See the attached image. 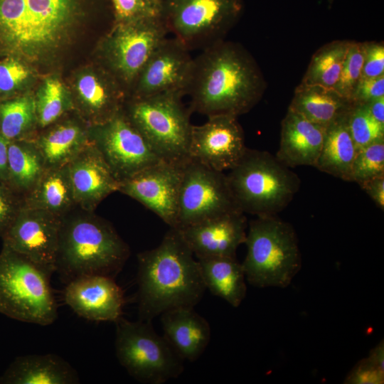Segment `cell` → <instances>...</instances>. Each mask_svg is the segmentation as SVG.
<instances>
[{"label":"cell","mask_w":384,"mask_h":384,"mask_svg":"<svg viewBox=\"0 0 384 384\" xmlns=\"http://www.w3.org/2000/svg\"><path fill=\"white\" fill-rule=\"evenodd\" d=\"M268 151L247 148L226 174L235 201L244 213L277 215L292 201L301 181Z\"/></svg>","instance_id":"obj_5"},{"label":"cell","mask_w":384,"mask_h":384,"mask_svg":"<svg viewBox=\"0 0 384 384\" xmlns=\"http://www.w3.org/2000/svg\"><path fill=\"white\" fill-rule=\"evenodd\" d=\"M97 147L120 183L161 159L122 109L112 119L90 127Z\"/></svg>","instance_id":"obj_13"},{"label":"cell","mask_w":384,"mask_h":384,"mask_svg":"<svg viewBox=\"0 0 384 384\" xmlns=\"http://www.w3.org/2000/svg\"><path fill=\"white\" fill-rule=\"evenodd\" d=\"M130 255L112 224L79 208L61 218L55 272L68 283L82 275L114 277Z\"/></svg>","instance_id":"obj_4"},{"label":"cell","mask_w":384,"mask_h":384,"mask_svg":"<svg viewBox=\"0 0 384 384\" xmlns=\"http://www.w3.org/2000/svg\"><path fill=\"white\" fill-rule=\"evenodd\" d=\"M38 129L55 122L73 108L62 83L54 78L47 79L34 98Z\"/></svg>","instance_id":"obj_32"},{"label":"cell","mask_w":384,"mask_h":384,"mask_svg":"<svg viewBox=\"0 0 384 384\" xmlns=\"http://www.w3.org/2000/svg\"><path fill=\"white\" fill-rule=\"evenodd\" d=\"M114 23L161 18L164 0H110Z\"/></svg>","instance_id":"obj_36"},{"label":"cell","mask_w":384,"mask_h":384,"mask_svg":"<svg viewBox=\"0 0 384 384\" xmlns=\"http://www.w3.org/2000/svg\"><path fill=\"white\" fill-rule=\"evenodd\" d=\"M242 263L252 286L284 288L302 267V256L292 225L277 215L257 217L249 223Z\"/></svg>","instance_id":"obj_6"},{"label":"cell","mask_w":384,"mask_h":384,"mask_svg":"<svg viewBox=\"0 0 384 384\" xmlns=\"http://www.w3.org/2000/svg\"><path fill=\"white\" fill-rule=\"evenodd\" d=\"M384 75V46L381 43L366 42L361 78Z\"/></svg>","instance_id":"obj_40"},{"label":"cell","mask_w":384,"mask_h":384,"mask_svg":"<svg viewBox=\"0 0 384 384\" xmlns=\"http://www.w3.org/2000/svg\"><path fill=\"white\" fill-rule=\"evenodd\" d=\"M75 369L60 356L32 354L16 358L0 378L5 384H75Z\"/></svg>","instance_id":"obj_24"},{"label":"cell","mask_w":384,"mask_h":384,"mask_svg":"<svg viewBox=\"0 0 384 384\" xmlns=\"http://www.w3.org/2000/svg\"><path fill=\"white\" fill-rule=\"evenodd\" d=\"M7 169V184L24 198L46 167L32 140H17L9 142Z\"/></svg>","instance_id":"obj_29"},{"label":"cell","mask_w":384,"mask_h":384,"mask_svg":"<svg viewBox=\"0 0 384 384\" xmlns=\"http://www.w3.org/2000/svg\"><path fill=\"white\" fill-rule=\"evenodd\" d=\"M151 322L118 319L115 352L132 378L143 383L162 384L181 375L183 360L164 336L156 334Z\"/></svg>","instance_id":"obj_9"},{"label":"cell","mask_w":384,"mask_h":384,"mask_svg":"<svg viewBox=\"0 0 384 384\" xmlns=\"http://www.w3.org/2000/svg\"><path fill=\"white\" fill-rule=\"evenodd\" d=\"M177 92H167L148 97H129L123 110L132 123L162 160L185 163L189 158L193 124L191 113Z\"/></svg>","instance_id":"obj_8"},{"label":"cell","mask_w":384,"mask_h":384,"mask_svg":"<svg viewBox=\"0 0 384 384\" xmlns=\"http://www.w3.org/2000/svg\"><path fill=\"white\" fill-rule=\"evenodd\" d=\"M23 201L24 207L46 210L60 218L76 208L68 166L46 168Z\"/></svg>","instance_id":"obj_25"},{"label":"cell","mask_w":384,"mask_h":384,"mask_svg":"<svg viewBox=\"0 0 384 384\" xmlns=\"http://www.w3.org/2000/svg\"><path fill=\"white\" fill-rule=\"evenodd\" d=\"M85 0H0V56L37 59L85 14Z\"/></svg>","instance_id":"obj_3"},{"label":"cell","mask_w":384,"mask_h":384,"mask_svg":"<svg viewBox=\"0 0 384 384\" xmlns=\"http://www.w3.org/2000/svg\"><path fill=\"white\" fill-rule=\"evenodd\" d=\"M54 273L2 245L0 252V313L23 322L48 326L58 317L50 286Z\"/></svg>","instance_id":"obj_7"},{"label":"cell","mask_w":384,"mask_h":384,"mask_svg":"<svg viewBox=\"0 0 384 384\" xmlns=\"http://www.w3.org/2000/svg\"><path fill=\"white\" fill-rule=\"evenodd\" d=\"M370 114L380 123L384 124V97L365 103Z\"/></svg>","instance_id":"obj_44"},{"label":"cell","mask_w":384,"mask_h":384,"mask_svg":"<svg viewBox=\"0 0 384 384\" xmlns=\"http://www.w3.org/2000/svg\"><path fill=\"white\" fill-rule=\"evenodd\" d=\"M352 105L333 87L300 83L289 108L310 122L326 127L346 113Z\"/></svg>","instance_id":"obj_26"},{"label":"cell","mask_w":384,"mask_h":384,"mask_svg":"<svg viewBox=\"0 0 384 384\" xmlns=\"http://www.w3.org/2000/svg\"><path fill=\"white\" fill-rule=\"evenodd\" d=\"M9 142L0 132V181L6 182Z\"/></svg>","instance_id":"obj_43"},{"label":"cell","mask_w":384,"mask_h":384,"mask_svg":"<svg viewBox=\"0 0 384 384\" xmlns=\"http://www.w3.org/2000/svg\"><path fill=\"white\" fill-rule=\"evenodd\" d=\"M384 368H382L368 356L361 360L348 374L344 383L347 384H383Z\"/></svg>","instance_id":"obj_39"},{"label":"cell","mask_w":384,"mask_h":384,"mask_svg":"<svg viewBox=\"0 0 384 384\" xmlns=\"http://www.w3.org/2000/svg\"><path fill=\"white\" fill-rule=\"evenodd\" d=\"M247 218L242 211L225 214L177 229L196 259L235 257L245 243Z\"/></svg>","instance_id":"obj_19"},{"label":"cell","mask_w":384,"mask_h":384,"mask_svg":"<svg viewBox=\"0 0 384 384\" xmlns=\"http://www.w3.org/2000/svg\"><path fill=\"white\" fill-rule=\"evenodd\" d=\"M364 54L365 43L351 41L338 80L333 87L350 101L361 78Z\"/></svg>","instance_id":"obj_35"},{"label":"cell","mask_w":384,"mask_h":384,"mask_svg":"<svg viewBox=\"0 0 384 384\" xmlns=\"http://www.w3.org/2000/svg\"><path fill=\"white\" fill-rule=\"evenodd\" d=\"M139 320L151 321L164 312L193 308L206 287L197 259L173 228L155 248L137 255Z\"/></svg>","instance_id":"obj_2"},{"label":"cell","mask_w":384,"mask_h":384,"mask_svg":"<svg viewBox=\"0 0 384 384\" xmlns=\"http://www.w3.org/2000/svg\"><path fill=\"white\" fill-rule=\"evenodd\" d=\"M38 129L33 97L20 95L0 100V132L9 142L33 140Z\"/></svg>","instance_id":"obj_30"},{"label":"cell","mask_w":384,"mask_h":384,"mask_svg":"<svg viewBox=\"0 0 384 384\" xmlns=\"http://www.w3.org/2000/svg\"><path fill=\"white\" fill-rule=\"evenodd\" d=\"M348 111L326 127L322 149L315 166L319 171L345 181H351L352 166L357 153L348 127Z\"/></svg>","instance_id":"obj_27"},{"label":"cell","mask_w":384,"mask_h":384,"mask_svg":"<svg viewBox=\"0 0 384 384\" xmlns=\"http://www.w3.org/2000/svg\"><path fill=\"white\" fill-rule=\"evenodd\" d=\"M368 357L382 368H384V343L380 341L370 351Z\"/></svg>","instance_id":"obj_45"},{"label":"cell","mask_w":384,"mask_h":384,"mask_svg":"<svg viewBox=\"0 0 384 384\" xmlns=\"http://www.w3.org/2000/svg\"><path fill=\"white\" fill-rule=\"evenodd\" d=\"M190 52L176 38L166 37L142 68L129 97H144L167 92L186 95L193 63Z\"/></svg>","instance_id":"obj_16"},{"label":"cell","mask_w":384,"mask_h":384,"mask_svg":"<svg viewBox=\"0 0 384 384\" xmlns=\"http://www.w3.org/2000/svg\"><path fill=\"white\" fill-rule=\"evenodd\" d=\"M237 211L241 210L226 174L189 159L183 165L176 229Z\"/></svg>","instance_id":"obj_11"},{"label":"cell","mask_w":384,"mask_h":384,"mask_svg":"<svg viewBox=\"0 0 384 384\" xmlns=\"http://www.w3.org/2000/svg\"><path fill=\"white\" fill-rule=\"evenodd\" d=\"M348 127L357 151L384 138V124L370 114L365 104L353 102L348 112Z\"/></svg>","instance_id":"obj_33"},{"label":"cell","mask_w":384,"mask_h":384,"mask_svg":"<svg viewBox=\"0 0 384 384\" xmlns=\"http://www.w3.org/2000/svg\"><path fill=\"white\" fill-rule=\"evenodd\" d=\"M201 125H193L189 158L212 169L230 170L240 160L247 147L238 117L216 114Z\"/></svg>","instance_id":"obj_15"},{"label":"cell","mask_w":384,"mask_h":384,"mask_svg":"<svg viewBox=\"0 0 384 384\" xmlns=\"http://www.w3.org/2000/svg\"><path fill=\"white\" fill-rule=\"evenodd\" d=\"M168 34L161 18L114 23L104 44L112 75L132 90L146 63Z\"/></svg>","instance_id":"obj_12"},{"label":"cell","mask_w":384,"mask_h":384,"mask_svg":"<svg viewBox=\"0 0 384 384\" xmlns=\"http://www.w3.org/2000/svg\"><path fill=\"white\" fill-rule=\"evenodd\" d=\"M67 166L78 208L94 212L105 198L118 191L119 182L91 142Z\"/></svg>","instance_id":"obj_20"},{"label":"cell","mask_w":384,"mask_h":384,"mask_svg":"<svg viewBox=\"0 0 384 384\" xmlns=\"http://www.w3.org/2000/svg\"><path fill=\"white\" fill-rule=\"evenodd\" d=\"M384 175V138L357 151L351 170V181L358 184Z\"/></svg>","instance_id":"obj_34"},{"label":"cell","mask_w":384,"mask_h":384,"mask_svg":"<svg viewBox=\"0 0 384 384\" xmlns=\"http://www.w3.org/2000/svg\"><path fill=\"white\" fill-rule=\"evenodd\" d=\"M197 260L206 289L233 307L239 306L247 292L242 263L233 257H212Z\"/></svg>","instance_id":"obj_28"},{"label":"cell","mask_w":384,"mask_h":384,"mask_svg":"<svg viewBox=\"0 0 384 384\" xmlns=\"http://www.w3.org/2000/svg\"><path fill=\"white\" fill-rule=\"evenodd\" d=\"M164 337L182 359L197 360L210 340V326L193 308H178L161 314Z\"/></svg>","instance_id":"obj_22"},{"label":"cell","mask_w":384,"mask_h":384,"mask_svg":"<svg viewBox=\"0 0 384 384\" xmlns=\"http://www.w3.org/2000/svg\"><path fill=\"white\" fill-rule=\"evenodd\" d=\"M61 218L24 207L1 237L3 245L55 272Z\"/></svg>","instance_id":"obj_17"},{"label":"cell","mask_w":384,"mask_h":384,"mask_svg":"<svg viewBox=\"0 0 384 384\" xmlns=\"http://www.w3.org/2000/svg\"><path fill=\"white\" fill-rule=\"evenodd\" d=\"M351 41H334L316 50L301 82L334 87L336 84Z\"/></svg>","instance_id":"obj_31"},{"label":"cell","mask_w":384,"mask_h":384,"mask_svg":"<svg viewBox=\"0 0 384 384\" xmlns=\"http://www.w3.org/2000/svg\"><path fill=\"white\" fill-rule=\"evenodd\" d=\"M185 163L161 160L121 181L118 191L137 200L170 228H176Z\"/></svg>","instance_id":"obj_14"},{"label":"cell","mask_w":384,"mask_h":384,"mask_svg":"<svg viewBox=\"0 0 384 384\" xmlns=\"http://www.w3.org/2000/svg\"><path fill=\"white\" fill-rule=\"evenodd\" d=\"M382 210L384 209V175L366 180L358 184Z\"/></svg>","instance_id":"obj_42"},{"label":"cell","mask_w":384,"mask_h":384,"mask_svg":"<svg viewBox=\"0 0 384 384\" xmlns=\"http://www.w3.org/2000/svg\"><path fill=\"white\" fill-rule=\"evenodd\" d=\"M23 60L5 56L0 60V100L17 96L30 77Z\"/></svg>","instance_id":"obj_37"},{"label":"cell","mask_w":384,"mask_h":384,"mask_svg":"<svg viewBox=\"0 0 384 384\" xmlns=\"http://www.w3.org/2000/svg\"><path fill=\"white\" fill-rule=\"evenodd\" d=\"M63 117L41 129L32 140L46 168L68 165L90 143V127L78 119Z\"/></svg>","instance_id":"obj_23"},{"label":"cell","mask_w":384,"mask_h":384,"mask_svg":"<svg viewBox=\"0 0 384 384\" xmlns=\"http://www.w3.org/2000/svg\"><path fill=\"white\" fill-rule=\"evenodd\" d=\"M242 11L241 0H164L161 18L169 33L201 51L225 40Z\"/></svg>","instance_id":"obj_10"},{"label":"cell","mask_w":384,"mask_h":384,"mask_svg":"<svg viewBox=\"0 0 384 384\" xmlns=\"http://www.w3.org/2000/svg\"><path fill=\"white\" fill-rule=\"evenodd\" d=\"M265 87L251 54L240 44L223 40L193 58L186 95L191 112L238 117L257 104Z\"/></svg>","instance_id":"obj_1"},{"label":"cell","mask_w":384,"mask_h":384,"mask_svg":"<svg viewBox=\"0 0 384 384\" xmlns=\"http://www.w3.org/2000/svg\"><path fill=\"white\" fill-rule=\"evenodd\" d=\"M384 97V75L373 78H361L353 94V103L365 104Z\"/></svg>","instance_id":"obj_41"},{"label":"cell","mask_w":384,"mask_h":384,"mask_svg":"<svg viewBox=\"0 0 384 384\" xmlns=\"http://www.w3.org/2000/svg\"><path fill=\"white\" fill-rule=\"evenodd\" d=\"M326 127L314 124L288 108L281 123V135L276 158L283 164L315 167L320 155Z\"/></svg>","instance_id":"obj_21"},{"label":"cell","mask_w":384,"mask_h":384,"mask_svg":"<svg viewBox=\"0 0 384 384\" xmlns=\"http://www.w3.org/2000/svg\"><path fill=\"white\" fill-rule=\"evenodd\" d=\"M64 300L77 315L90 321L115 323L122 317L123 291L110 276L87 274L70 280Z\"/></svg>","instance_id":"obj_18"},{"label":"cell","mask_w":384,"mask_h":384,"mask_svg":"<svg viewBox=\"0 0 384 384\" xmlns=\"http://www.w3.org/2000/svg\"><path fill=\"white\" fill-rule=\"evenodd\" d=\"M24 206L23 198L5 181H0V237L6 233Z\"/></svg>","instance_id":"obj_38"}]
</instances>
